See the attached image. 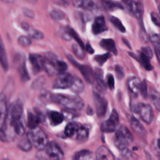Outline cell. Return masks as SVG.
I'll list each match as a JSON object with an SVG mask.
<instances>
[{"label":"cell","instance_id":"24","mask_svg":"<svg viewBox=\"0 0 160 160\" xmlns=\"http://www.w3.org/2000/svg\"><path fill=\"white\" fill-rule=\"evenodd\" d=\"M49 119L52 125L56 126L61 124L64 120V115L57 111H51L48 114Z\"/></svg>","mask_w":160,"mask_h":160},{"label":"cell","instance_id":"42","mask_svg":"<svg viewBox=\"0 0 160 160\" xmlns=\"http://www.w3.org/2000/svg\"><path fill=\"white\" fill-rule=\"evenodd\" d=\"M140 94L144 98H146L147 96H148V86H147V84H146L145 81H142V86H141V89Z\"/></svg>","mask_w":160,"mask_h":160},{"label":"cell","instance_id":"16","mask_svg":"<svg viewBox=\"0 0 160 160\" xmlns=\"http://www.w3.org/2000/svg\"><path fill=\"white\" fill-rule=\"evenodd\" d=\"M0 112H1V126L4 124L6 122L8 116V111L7 107V102L6 96L3 93L1 94V101H0Z\"/></svg>","mask_w":160,"mask_h":160},{"label":"cell","instance_id":"54","mask_svg":"<svg viewBox=\"0 0 160 160\" xmlns=\"http://www.w3.org/2000/svg\"><path fill=\"white\" fill-rule=\"evenodd\" d=\"M2 160H8V159H2Z\"/></svg>","mask_w":160,"mask_h":160},{"label":"cell","instance_id":"22","mask_svg":"<svg viewBox=\"0 0 160 160\" xmlns=\"http://www.w3.org/2000/svg\"><path fill=\"white\" fill-rule=\"evenodd\" d=\"M41 122V119L37 114H33L31 112H28V126L32 129L37 128Z\"/></svg>","mask_w":160,"mask_h":160},{"label":"cell","instance_id":"6","mask_svg":"<svg viewBox=\"0 0 160 160\" xmlns=\"http://www.w3.org/2000/svg\"><path fill=\"white\" fill-rule=\"evenodd\" d=\"M69 61L76 66L81 72V74L83 76L84 79L89 83H92L93 81L95 80L94 77V72H93L92 70L90 67L86 65H82L79 64L78 62H76L74 59L69 54L67 56Z\"/></svg>","mask_w":160,"mask_h":160},{"label":"cell","instance_id":"37","mask_svg":"<svg viewBox=\"0 0 160 160\" xmlns=\"http://www.w3.org/2000/svg\"><path fill=\"white\" fill-rule=\"evenodd\" d=\"M28 32L29 36L32 38H34L36 39H42L44 38V34L41 31H39L37 29H33L30 28V29L28 31Z\"/></svg>","mask_w":160,"mask_h":160},{"label":"cell","instance_id":"45","mask_svg":"<svg viewBox=\"0 0 160 160\" xmlns=\"http://www.w3.org/2000/svg\"><path fill=\"white\" fill-rule=\"evenodd\" d=\"M150 40L153 44V45L159 44L160 35L158 34H152L150 35Z\"/></svg>","mask_w":160,"mask_h":160},{"label":"cell","instance_id":"44","mask_svg":"<svg viewBox=\"0 0 160 160\" xmlns=\"http://www.w3.org/2000/svg\"><path fill=\"white\" fill-rule=\"evenodd\" d=\"M151 18L152 22L155 25L160 27V16H159L155 12H151Z\"/></svg>","mask_w":160,"mask_h":160},{"label":"cell","instance_id":"15","mask_svg":"<svg viewBox=\"0 0 160 160\" xmlns=\"http://www.w3.org/2000/svg\"><path fill=\"white\" fill-rule=\"evenodd\" d=\"M96 160H114V158L108 148L101 146L96 151Z\"/></svg>","mask_w":160,"mask_h":160},{"label":"cell","instance_id":"53","mask_svg":"<svg viewBox=\"0 0 160 160\" xmlns=\"http://www.w3.org/2000/svg\"><path fill=\"white\" fill-rule=\"evenodd\" d=\"M2 1L5 2H8V3H12L15 2L16 0H2Z\"/></svg>","mask_w":160,"mask_h":160},{"label":"cell","instance_id":"19","mask_svg":"<svg viewBox=\"0 0 160 160\" xmlns=\"http://www.w3.org/2000/svg\"><path fill=\"white\" fill-rule=\"evenodd\" d=\"M72 4L76 7L82 8L89 11L96 8L94 0H72Z\"/></svg>","mask_w":160,"mask_h":160},{"label":"cell","instance_id":"40","mask_svg":"<svg viewBox=\"0 0 160 160\" xmlns=\"http://www.w3.org/2000/svg\"><path fill=\"white\" fill-rule=\"evenodd\" d=\"M18 42L22 46H29L31 44V40L27 36H21L19 37L18 39Z\"/></svg>","mask_w":160,"mask_h":160},{"label":"cell","instance_id":"49","mask_svg":"<svg viewBox=\"0 0 160 160\" xmlns=\"http://www.w3.org/2000/svg\"><path fill=\"white\" fill-rule=\"evenodd\" d=\"M85 49L86 50V51L89 53V54H92L94 53V51L93 49V48H92V46H91V44H89V43H87L86 45H85Z\"/></svg>","mask_w":160,"mask_h":160},{"label":"cell","instance_id":"29","mask_svg":"<svg viewBox=\"0 0 160 160\" xmlns=\"http://www.w3.org/2000/svg\"><path fill=\"white\" fill-rule=\"evenodd\" d=\"M89 136V130L87 128L81 126L79 128L78 132H77V136H76V139L78 142H85Z\"/></svg>","mask_w":160,"mask_h":160},{"label":"cell","instance_id":"4","mask_svg":"<svg viewBox=\"0 0 160 160\" xmlns=\"http://www.w3.org/2000/svg\"><path fill=\"white\" fill-rule=\"evenodd\" d=\"M132 111L137 113L140 118L146 123L151 124L154 119V112L152 107L146 103L140 102L134 105Z\"/></svg>","mask_w":160,"mask_h":160},{"label":"cell","instance_id":"36","mask_svg":"<svg viewBox=\"0 0 160 160\" xmlns=\"http://www.w3.org/2000/svg\"><path fill=\"white\" fill-rule=\"evenodd\" d=\"M50 16L54 20L59 21L64 18L65 14L61 10L53 9L50 12Z\"/></svg>","mask_w":160,"mask_h":160},{"label":"cell","instance_id":"21","mask_svg":"<svg viewBox=\"0 0 160 160\" xmlns=\"http://www.w3.org/2000/svg\"><path fill=\"white\" fill-rule=\"evenodd\" d=\"M94 77L97 86H98L99 90L102 91H105L106 90V86L103 79L102 71L99 68L96 69L94 71Z\"/></svg>","mask_w":160,"mask_h":160},{"label":"cell","instance_id":"8","mask_svg":"<svg viewBox=\"0 0 160 160\" xmlns=\"http://www.w3.org/2000/svg\"><path fill=\"white\" fill-rule=\"evenodd\" d=\"M74 77L69 73L63 72L59 74L56 79L53 87L55 89H67L70 88L72 82Z\"/></svg>","mask_w":160,"mask_h":160},{"label":"cell","instance_id":"43","mask_svg":"<svg viewBox=\"0 0 160 160\" xmlns=\"http://www.w3.org/2000/svg\"><path fill=\"white\" fill-rule=\"evenodd\" d=\"M141 52H143L148 58L151 59L153 56V52L152 49L148 47V46H146V47H142L141 49Z\"/></svg>","mask_w":160,"mask_h":160},{"label":"cell","instance_id":"48","mask_svg":"<svg viewBox=\"0 0 160 160\" xmlns=\"http://www.w3.org/2000/svg\"><path fill=\"white\" fill-rule=\"evenodd\" d=\"M154 50H155V53L156 54L157 58L159 61V62L160 64V43L159 44H157L154 45Z\"/></svg>","mask_w":160,"mask_h":160},{"label":"cell","instance_id":"31","mask_svg":"<svg viewBox=\"0 0 160 160\" xmlns=\"http://www.w3.org/2000/svg\"><path fill=\"white\" fill-rule=\"evenodd\" d=\"M138 61L141 64V65L144 67V68L147 71H151L153 67L150 63L149 58H148L143 52H141L139 54Z\"/></svg>","mask_w":160,"mask_h":160},{"label":"cell","instance_id":"23","mask_svg":"<svg viewBox=\"0 0 160 160\" xmlns=\"http://www.w3.org/2000/svg\"><path fill=\"white\" fill-rule=\"evenodd\" d=\"M70 88L74 92L79 94L83 92L84 89V85L80 78L78 77H74L73 82Z\"/></svg>","mask_w":160,"mask_h":160},{"label":"cell","instance_id":"41","mask_svg":"<svg viewBox=\"0 0 160 160\" xmlns=\"http://www.w3.org/2000/svg\"><path fill=\"white\" fill-rule=\"evenodd\" d=\"M115 72L117 78L119 79H122L124 76V72L123 68L120 65H116L115 66Z\"/></svg>","mask_w":160,"mask_h":160},{"label":"cell","instance_id":"32","mask_svg":"<svg viewBox=\"0 0 160 160\" xmlns=\"http://www.w3.org/2000/svg\"><path fill=\"white\" fill-rule=\"evenodd\" d=\"M32 142L28 137V136L26 138H22L18 143L19 148L24 151H29L32 148Z\"/></svg>","mask_w":160,"mask_h":160},{"label":"cell","instance_id":"47","mask_svg":"<svg viewBox=\"0 0 160 160\" xmlns=\"http://www.w3.org/2000/svg\"><path fill=\"white\" fill-rule=\"evenodd\" d=\"M22 11H23V13L24 14V15L26 16L27 17L32 18L34 16V12L31 9H27V8H24Z\"/></svg>","mask_w":160,"mask_h":160},{"label":"cell","instance_id":"39","mask_svg":"<svg viewBox=\"0 0 160 160\" xmlns=\"http://www.w3.org/2000/svg\"><path fill=\"white\" fill-rule=\"evenodd\" d=\"M55 66H56V69L58 71V72L59 74L65 72V71H66V69L68 68V66H67L66 63L65 62H64L62 61H60V60H58L55 62Z\"/></svg>","mask_w":160,"mask_h":160},{"label":"cell","instance_id":"1","mask_svg":"<svg viewBox=\"0 0 160 160\" xmlns=\"http://www.w3.org/2000/svg\"><path fill=\"white\" fill-rule=\"evenodd\" d=\"M51 101L58 103L67 109L72 110H80L84 106V102L79 96H68L62 94H51Z\"/></svg>","mask_w":160,"mask_h":160},{"label":"cell","instance_id":"30","mask_svg":"<svg viewBox=\"0 0 160 160\" xmlns=\"http://www.w3.org/2000/svg\"><path fill=\"white\" fill-rule=\"evenodd\" d=\"M91 158V152L87 149L79 151L74 154L73 160H90Z\"/></svg>","mask_w":160,"mask_h":160},{"label":"cell","instance_id":"26","mask_svg":"<svg viewBox=\"0 0 160 160\" xmlns=\"http://www.w3.org/2000/svg\"><path fill=\"white\" fill-rule=\"evenodd\" d=\"M104 7L108 11H113L116 9H122V5L118 1L113 0H101Z\"/></svg>","mask_w":160,"mask_h":160},{"label":"cell","instance_id":"10","mask_svg":"<svg viewBox=\"0 0 160 160\" xmlns=\"http://www.w3.org/2000/svg\"><path fill=\"white\" fill-rule=\"evenodd\" d=\"M23 112V107L21 101H18L10 106L7 119L11 122L21 121Z\"/></svg>","mask_w":160,"mask_h":160},{"label":"cell","instance_id":"25","mask_svg":"<svg viewBox=\"0 0 160 160\" xmlns=\"http://www.w3.org/2000/svg\"><path fill=\"white\" fill-rule=\"evenodd\" d=\"M0 59H1V64L4 71H7L9 68L8 57L6 54V52L2 42V41H1L0 45Z\"/></svg>","mask_w":160,"mask_h":160},{"label":"cell","instance_id":"38","mask_svg":"<svg viewBox=\"0 0 160 160\" xmlns=\"http://www.w3.org/2000/svg\"><path fill=\"white\" fill-rule=\"evenodd\" d=\"M110 57V54L109 53H106V54H99V55H96L94 57V60L101 66L103 65L106 61L108 60V59Z\"/></svg>","mask_w":160,"mask_h":160},{"label":"cell","instance_id":"3","mask_svg":"<svg viewBox=\"0 0 160 160\" xmlns=\"http://www.w3.org/2000/svg\"><path fill=\"white\" fill-rule=\"evenodd\" d=\"M27 136L31 141L32 145L39 150L45 149L48 144V137L46 133L38 126L34 129H31Z\"/></svg>","mask_w":160,"mask_h":160},{"label":"cell","instance_id":"2","mask_svg":"<svg viewBox=\"0 0 160 160\" xmlns=\"http://www.w3.org/2000/svg\"><path fill=\"white\" fill-rule=\"evenodd\" d=\"M133 141V136L129 129L125 126H121L116 132L114 143L116 146L124 151Z\"/></svg>","mask_w":160,"mask_h":160},{"label":"cell","instance_id":"13","mask_svg":"<svg viewBox=\"0 0 160 160\" xmlns=\"http://www.w3.org/2000/svg\"><path fill=\"white\" fill-rule=\"evenodd\" d=\"M126 5L130 12L138 19H141L143 14V6L139 2L129 0Z\"/></svg>","mask_w":160,"mask_h":160},{"label":"cell","instance_id":"52","mask_svg":"<svg viewBox=\"0 0 160 160\" xmlns=\"http://www.w3.org/2000/svg\"><path fill=\"white\" fill-rule=\"evenodd\" d=\"M123 39V42L126 44V46L129 48H131V46H130V44H129V42L126 39Z\"/></svg>","mask_w":160,"mask_h":160},{"label":"cell","instance_id":"18","mask_svg":"<svg viewBox=\"0 0 160 160\" xmlns=\"http://www.w3.org/2000/svg\"><path fill=\"white\" fill-rule=\"evenodd\" d=\"M128 86L129 90L132 93L138 95V94H140L141 92L142 81L136 77H132L128 80Z\"/></svg>","mask_w":160,"mask_h":160},{"label":"cell","instance_id":"27","mask_svg":"<svg viewBox=\"0 0 160 160\" xmlns=\"http://www.w3.org/2000/svg\"><path fill=\"white\" fill-rule=\"evenodd\" d=\"M79 127L76 122H71L68 123L64 129V134L67 137H72L75 134H77Z\"/></svg>","mask_w":160,"mask_h":160},{"label":"cell","instance_id":"28","mask_svg":"<svg viewBox=\"0 0 160 160\" xmlns=\"http://www.w3.org/2000/svg\"><path fill=\"white\" fill-rule=\"evenodd\" d=\"M149 99L156 109L160 111V93L152 89L149 93Z\"/></svg>","mask_w":160,"mask_h":160},{"label":"cell","instance_id":"14","mask_svg":"<svg viewBox=\"0 0 160 160\" xmlns=\"http://www.w3.org/2000/svg\"><path fill=\"white\" fill-rule=\"evenodd\" d=\"M108 29L107 26L106 25L105 19L103 16H98L95 18L94 21L92 24V32L97 35L100 34Z\"/></svg>","mask_w":160,"mask_h":160},{"label":"cell","instance_id":"34","mask_svg":"<svg viewBox=\"0 0 160 160\" xmlns=\"http://www.w3.org/2000/svg\"><path fill=\"white\" fill-rule=\"evenodd\" d=\"M110 21L111 22V23L121 32H126V28L125 27L123 26L122 23L121 22V21L116 17L115 16H111L109 18Z\"/></svg>","mask_w":160,"mask_h":160},{"label":"cell","instance_id":"56","mask_svg":"<svg viewBox=\"0 0 160 160\" xmlns=\"http://www.w3.org/2000/svg\"><path fill=\"white\" fill-rule=\"evenodd\" d=\"M159 135H160V131H159Z\"/></svg>","mask_w":160,"mask_h":160},{"label":"cell","instance_id":"11","mask_svg":"<svg viewBox=\"0 0 160 160\" xmlns=\"http://www.w3.org/2000/svg\"><path fill=\"white\" fill-rule=\"evenodd\" d=\"M14 63L20 73L21 79L26 81L29 79V77L26 68V61L24 57L21 54H18L14 58Z\"/></svg>","mask_w":160,"mask_h":160},{"label":"cell","instance_id":"50","mask_svg":"<svg viewBox=\"0 0 160 160\" xmlns=\"http://www.w3.org/2000/svg\"><path fill=\"white\" fill-rule=\"evenodd\" d=\"M156 149H157V152H158V156L159 158L160 159V138L158 139L156 141Z\"/></svg>","mask_w":160,"mask_h":160},{"label":"cell","instance_id":"7","mask_svg":"<svg viewBox=\"0 0 160 160\" xmlns=\"http://www.w3.org/2000/svg\"><path fill=\"white\" fill-rule=\"evenodd\" d=\"M45 150L50 160H62L64 158L63 151L56 142H48Z\"/></svg>","mask_w":160,"mask_h":160},{"label":"cell","instance_id":"20","mask_svg":"<svg viewBox=\"0 0 160 160\" xmlns=\"http://www.w3.org/2000/svg\"><path fill=\"white\" fill-rule=\"evenodd\" d=\"M100 46L106 49L107 51L113 53L114 54H117V49L114 41L112 39H102L100 42Z\"/></svg>","mask_w":160,"mask_h":160},{"label":"cell","instance_id":"9","mask_svg":"<svg viewBox=\"0 0 160 160\" xmlns=\"http://www.w3.org/2000/svg\"><path fill=\"white\" fill-rule=\"evenodd\" d=\"M93 96L97 114L99 118H102L106 113L108 102L106 99L97 91H94Z\"/></svg>","mask_w":160,"mask_h":160},{"label":"cell","instance_id":"33","mask_svg":"<svg viewBox=\"0 0 160 160\" xmlns=\"http://www.w3.org/2000/svg\"><path fill=\"white\" fill-rule=\"evenodd\" d=\"M65 30L66 31V32H68V34L69 35V36L71 38H73L74 39L76 42H78V44L81 46L83 49H85V45L84 44V42H82V41L81 40V39L79 37L78 34H77V32L71 28L70 27H66L65 28Z\"/></svg>","mask_w":160,"mask_h":160},{"label":"cell","instance_id":"35","mask_svg":"<svg viewBox=\"0 0 160 160\" xmlns=\"http://www.w3.org/2000/svg\"><path fill=\"white\" fill-rule=\"evenodd\" d=\"M72 51L74 52V54H75V56L78 58L79 59H84L85 55H84V52L83 51V48L80 46L79 44H73L72 47Z\"/></svg>","mask_w":160,"mask_h":160},{"label":"cell","instance_id":"12","mask_svg":"<svg viewBox=\"0 0 160 160\" xmlns=\"http://www.w3.org/2000/svg\"><path fill=\"white\" fill-rule=\"evenodd\" d=\"M29 59L34 73H38L44 69L45 59L41 56L36 54H30L29 55Z\"/></svg>","mask_w":160,"mask_h":160},{"label":"cell","instance_id":"5","mask_svg":"<svg viewBox=\"0 0 160 160\" xmlns=\"http://www.w3.org/2000/svg\"><path fill=\"white\" fill-rule=\"evenodd\" d=\"M119 119L117 111L113 109L110 114L109 118L104 121L101 125V130L102 132L109 133L114 132L119 124Z\"/></svg>","mask_w":160,"mask_h":160},{"label":"cell","instance_id":"17","mask_svg":"<svg viewBox=\"0 0 160 160\" xmlns=\"http://www.w3.org/2000/svg\"><path fill=\"white\" fill-rule=\"evenodd\" d=\"M129 123L132 129L139 135L142 137L146 136V131L142 124L134 116H131L129 118Z\"/></svg>","mask_w":160,"mask_h":160},{"label":"cell","instance_id":"51","mask_svg":"<svg viewBox=\"0 0 160 160\" xmlns=\"http://www.w3.org/2000/svg\"><path fill=\"white\" fill-rule=\"evenodd\" d=\"M21 27L23 29H24V30L26 31H28L30 29L29 25L28 23H26V22H22V23L21 24Z\"/></svg>","mask_w":160,"mask_h":160},{"label":"cell","instance_id":"55","mask_svg":"<svg viewBox=\"0 0 160 160\" xmlns=\"http://www.w3.org/2000/svg\"><path fill=\"white\" fill-rule=\"evenodd\" d=\"M159 12H160V6H159Z\"/></svg>","mask_w":160,"mask_h":160},{"label":"cell","instance_id":"46","mask_svg":"<svg viewBox=\"0 0 160 160\" xmlns=\"http://www.w3.org/2000/svg\"><path fill=\"white\" fill-rule=\"evenodd\" d=\"M107 82H108V85L109 88L111 89H113L114 88V79L112 74H109L108 76Z\"/></svg>","mask_w":160,"mask_h":160}]
</instances>
